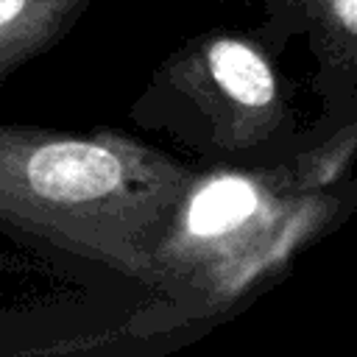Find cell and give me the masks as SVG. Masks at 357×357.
I'll use <instances>...</instances> for the list:
<instances>
[{
	"label": "cell",
	"mask_w": 357,
	"mask_h": 357,
	"mask_svg": "<svg viewBox=\"0 0 357 357\" xmlns=\"http://www.w3.org/2000/svg\"><path fill=\"white\" fill-rule=\"evenodd\" d=\"M28 178L45 198L89 201L117 187L120 165L106 148L86 142H56L31 156Z\"/></svg>",
	"instance_id": "1"
},
{
	"label": "cell",
	"mask_w": 357,
	"mask_h": 357,
	"mask_svg": "<svg viewBox=\"0 0 357 357\" xmlns=\"http://www.w3.org/2000/svg\"><path fill=\"white\" fill-rule=\"evenodd\" d=\"M212 73L231 98L248 106H262L273 95V78L265 61L237 42H220L212 47Z\"/></svg>",
	"instance_id": "2"
},
{
	"label": "cell",
	"mask_w": 357,
	"mask_h": 357,
	"mask_svg": "<svg viewBox=\"0 0 357 357\" xmlns=\"http://www.w3.org/2000/svg\"><path fill=\"white\" fill-rule=\"evenodd\" d=\"M257 206L248 184L237 178H220L201 190L190 206V229L195 234H218L245 220Z\"/></svg>",
	"instance_id": "3"
},
{
	"label": "cell",
	"mask_w": 357,
	"mask_h": 357,
	"mask_svg": "<svg viewBox=\"0 0 357 357\" xmlns=\"http://www.w3.org/2000/svg\"><path fill=\"white\" fill-rule=\"evenodd\" d=\"M335 8L340 14V22L349 31H354V25H357V0H335Z\"/></svg>",
	"instance_id": "4"
},
{
	"label": "cell",
	"mask_w": 357,
	"mask_h": 357,
	"mask_svg": "<svg viewBox=\"0 0 357 357\" xmlns=\"http://www.w3.org/2000/svg\"><path fill=\"white\" fill-rule=\"evenodd\" d=\"M22 3H25V0H0V25L8 22L11 17H17L20 8H22Z\"/></svg>",
	"instance_id": "5"
}]
</instances>
